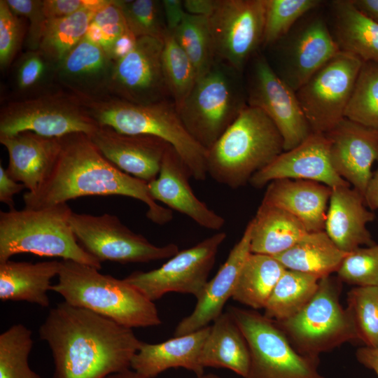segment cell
<instances>
[{
  "label": "cell",
  "mask_w": 378,
  "mask_h": 378,
  "mask_svg": "<svg viewBox=\"0 0 378 378\" xmlns=\"http://www.w3.org/2000/svg\"><path fill=\"white\" fill-rule=\"evenodd\" d=\"M70 223L80 245L101 262H149L170 258L179 251L175 244L160 246L150 243L110 214L73 212Z\"/></svg>",
  "instance_id": "obj_10"
},
{
  "label": "cell",
  "mask_w": 378,
  "mask_h": 378,
  "mask_svg": "<svg viewBox=\"0 0 378 378\" xmlns=\"http://www.w3.org/2000/svg\"><path fill=\"white\" fill-rule=\"evenodd\" d=\"M319 280L317 276L286 269L265 304L264 315L276 322L293 316L312 299Z\"/></svg>",
  "instance_id": "obj_34"
},
{
  "label": "cell",
  "mask_w": 378,
  "mask_h": 378,
  "mask_svg": "<svg viewBox=\"0 0 378 378\" xmlns=\"http://www.w3.org/2000/svg\"><path fill=\"white\" fill-rule=\"evenodd\" d=\"M89 137L118 169L148 183L158 176L169 146L155 136L122 134L107 126L99 125Z\"/></svg>",
  "instance_id": "obj_21"
},
{
  "label": "cell",
  "mask_w": 378,
  "mask_h": 378,
  "mask_svg": "<svg viewBox=\"0 0 378 378\" xmlns=\"http://www.w3.org/2000/svg\"><path fill=\"white\" fill-rule=\"evenodd\" d=\"M200 363L204 368H225L245 377L250 365L247 341L232 315L223 312L211 325Z\"/></svg>",
  "instance_id": "obj_29"
},
{
  "label": "cell",
  "mask_w": 378,
  "mask_h": 378,
  "mask_svg": "<svg viewBox=\"0 0 378 378\" xmlns=\"http://www.w3.org/2000/svg\"><path fill=\"white\" fill-rule=\"evenodd\" d=\"M0 143L8 153L6 172L30 192L45 181L61 147L60 138L45 137L29 131L0 135Z\"/></svg>",
  "instance_id": "obj_24"
},
{
  "label": "cell",
  "mask_w": 378,
  "mask_h": 378,
  "mask_svg": "<svg viewBox=\"0 0 378 378\" xmlns=\"http://www.w3.org/2000/svg\"><path fill=\"white\" fill-rule=\"evenodd\" d=\"M356 358L360 364L372 370L378 378V348L360 347L356 350Z\"/></svg>",
  "instance_id": "obj_53"
},
{
  "label": "cell",
  "mask_w": 378,
  "mask_h": 378,
  "mask_svg": "<svg viewBox=\"0 0 378 378\" xmlns=\"http://www.w3.org/2000/svg\"><path fill=\"white\" fill-rule=\"evenodd\" d=\"M91 23L99 30L101 34L100 46L108 54L114 42L130 30L122 11L114 0L97 12Z\"/></svg>",
  "instance_id": "obj_45"
},
{
  "label": "cell",
  "mask_w": 378,
  "mask_h": 378,
  "mask_svg": "<svg viewBox=\"0 0 378 378\" xmlns=\"http://www.w3.org/2000/svg\"><path fill=\"white\" fill-rule=\"evenodd\" d=\"M225 232H217L191 248L179 251L159 268L136 271L124 279L154 302L170 292L197 298L208 282Z\"/></svg>",
  "instance_id": "obj_13"
},
{
  "label": "cell",
  "mask_w": 378,
  "mask_h": 378,
  "mask_svg": "<svg viewBox=\"0 0 378 378\" xmlns=\"http://www.w3.org/2000/svg\"><path fill=\"white\" fill-rule=\"evenodd\" d=\"M341 282L330 276L320 279L316 293L298 313L275 321L300 354L319 357L358 340L348 310L340 302Z\"/></svg>",
  "instance_id": "obj_8"
},
{
  "label": "cell",
  "mask_w": 378,
  "mask_h": 378,
  "mask_svg": "<svg viewBox=\"0 0 378 378\" xmlns=\"http://www.w3.org/2000/svg\"><path fill=\"white\" fill-rule=\"evenodd\" d=\"M325 134L334 169L364 196L372 164L378 162V129L344 118Z\"/></svg>",
  "instance_id": "obj_19"
},
{
  "label": "cell",
  "mask_w": 378,
  "mask_h": 378,
  "mask_svg": "<svg viewBox=\"0 0 378 378\" xmlns=\"http://www.w3.org/2000/svg\"><path fill=\"white\" fill-rule=\"evenodd\" d=\"M248 345L250 365L244 378H325L320 358L296 351L277 323L253 309L230 307L227 310Z\"/></svg>",
  "instance_id": "obj_9"
},
{
  "label": "cell",
  "mask_w": 378,
  "mask_h": 378,
  "mask_svg": "<svg viewBox=\"0 0 378 378\" xmlns=\"http://www.w3.org/2000/svg\"><path fill=\"white\" fill-rule=\"evenodd\" d=\"M103 378H148L134 370H125L111 373Z\"/></svg>",
  "instance_id": "obj_56"
},
{
  "label": "cell",
  "mask_w": 378,
  "mask_h": 378,
  "mask_svg": "<svg viewBox=\"0 0 378 378\" xmlns=\"http://www.w3.org/2000/svg\"><path fill=\"white\" fill-rule=\"evenodd\" d=\"M162 64L167 90L178 108L195 86L197 75L174 34L169 32L163 39Z\"/></svg>",
  "instance_id": "obj_37"
},
{
  "label": "cell",
  "mask_w": 378,
  "mask_h": 378,
  "mask_svg": "<svg viewBox=\"0 0 378 378\" xmlns=\"http://www.w3.org/2000/svg\"><path fill=\"white\" fill-rule=\"evenodd\" d=\"M374 218L359 191L351 186L332 189L324 230L341 251L349 253L375 244L368 229Z\"/></svg>",
  "instance_id": "obj_23"
},
{
  "label": "cell",
  "mask_w": 378,
  "mask_h": 378,
  "mask_svg": "<svg viewBox=\"0 0 378 378\" xmlns=\"http://www.w3.org/2000/svg\"><path fill=\"white\" fill-rule=\"evenodd\" d=\"M130 31L136 37L164 39L167 33L162 1L115 0Z\"/></svg>",
  "instance_id": "obj_42"
},
{
  "label": "cell",
  "mask_w": 378,
  "mask_h": 378,
  "mask_svg": "<svg viewBox=\"0 0 378 378\" xmlns=\"http://www.w3.org/2000/svg\"><path fill=\"white\" fill-rule=\"evenodd\" d=\"M250 223L251 253L273 257L288 250L308 232L290 213L262 202Z\"/></svg>",
  "instance_id": "obj_31"
},
{
  "label": "cell",
  "mask_w": 378,
  "mask_h": 378,
  "mask_svg": "<svg viewBox=\"0 0 378 378\" xmlns=\"http://www.w3.org/2000/svg\"><path fill=\"white\" fill-rule=\"evenodd\" d=\"M210 328L211 325L158 344L142 342L132 359L130 368L148 378L173 368H183L197 377L202 375L204 368L200 356Z\"/></svg>",
  "instance_id": "obj_27"
},
{
  "label": "cell",
  "mask_w": 378,
  "mask_h": 378,
  "mask_svg": "<svg viewBox=\"0 0 378 378\" xmlns=\"http://www.w3.org/2000/svg\"><path fill=\"white\" fill-rule=\"evenodd\" d=\"M265 0H218L208 18L216 59L241 73L262 45Z\"/></svg>",
  "instance_id": "obj_14"
},
{
  "label": "cell",
  "mask_w": 378,
  "mask_h": 378,
  "mask_svg": "<svg viewBox=\"0 0 378 378\" xmlns=\"http://www.w3.org/2000/svg\"><path fill=\"white\" fill-rule=\"evenodd\" d=\"M240 74L216 60L176 108L186 130L206 150L247 105L246 89Z\"/></svg>",
  "instance_id": "obj_7"
},
{
  "label": "cell",
  "mask_w": 378,
  "mask_h": 378,
  "mask_svg": "<svg viewBox=\"0 0 378 378\" xmlns=\"http://www.w3.org/2000/svg\"><path fill=\"white\" fill-rule=\"evenodd\" d=\"M363 64L341 50L295 92L312 132L327 134L344 118Z\"/></svg>",
  "instance_id": "obj_11"
},
{
  "label": "cell",
  "mask_w": 378,
  "mask_h": 378,
  "mask_svg": "<svg viewBox=\"0 0 378 378\" xmlns=\"http://www.w3.org/2000/svg\"><path fill=\"white\" fill-rule=\"evenodd\" d=\"M173 34L192 62L197 79L206 74L216 60L208 18L187 13Z\"/></svg>",
  "instance_id": "obj_36"
},
{
  "label": "cell",
  "mask_w": 378,
  "mask_h": 378,
  "mask_svg": "<svg viewBox=\"0 0 378 378\" xmlns=\"http://www.w3.org/2000/svg\"><path fill=\"white\" fill-rule=\"evenodd\" d=\"M33 347L32 332L22 323L0 335V378H41L29 365Z\"/></svg>",
  "instance_id": "obj_38"
},
{
  "label": "cell",
  "mask_w": 378,
  "mask_h": 378,
  "mask_svg": "<svg viewBox=\"0 0 378 378\" xmlns=\"http://www.w3.org/2000/svg\"><path fill=\"white\" fill-rule=\"evenodd\" d=\"M50 62L40 50H31L21 58L16 71V84L22 92H29L42 84L48 76Z\"/></svg>",
  "instance_id": "obj_46"
},
{
  "label": "cell",
  "mask_w": 378,
  "mask_h": 378,
  "mask_svg": "<svg viewBox=\"0 0 378 378\" xmlns=\"http://www.w3.org/2000/svg\"><path fill=\"white\" fill-rule=\"evenodd\" d=\"M346 302L358 340L365 346L378 348V287L354 286Z\"/></svg>",
  "instance_id": "obj_41"
},
{
  "label": "cell",
  "mask_w": 378,
  "mask_h": 378,
  "mask_svg": "<svg viewBox=\"0 0 378 378\" xmlns=\"http://www.w3.org/2000/svg\"><path fill=\"white\" fill-rule=\"evenodd\" d=\"M94 14L83 7L71 15L47 20L38 50L56 66L85 36Z\"/></svg>",
  "instance_id": "obj_35"
},
{
  "label": "cell",
  "mask_w": 378,
  "mask_h": 378,
  "mask_svg": "<svg viewBox=\"0 0 378 378\" xmlns=\"http://www.w3.org/2000/svg\"><path fill=\"white\" fill-rule=\"evenodd\" d=\"M332 188L312 181L278 179L267 185L261 202L282 209L300 220L308 232L322 231Z\"/></svg>",
  "instance_id": "obj_25"
},
{
  "label": "cell",
  "mask_w": 378,
  "mask_h": 378,
  "mask_svg": "<svg viewBox=\"0 0 378 378\" xmlns=\"http://www.w3.org/2000/svg\"><path fill=\"white\" fill-rule=\"evenodd\" d=\"M60 141L58 156L45 181L36 191L24 194L25 208L67 203L84 196L120 195L144 203L146 216L154 223L164 225L172 220V211L152 197L148 183L115 166L88 135L71 134L61 137Z\"/></svg>",
  "instance_id": "obj_2"
},
{
  "label": "cell",
  "mask_w": 378,
  "mask_h": 378,
  "mask_svg": "<svg viewBox=\"0 0 378 378\" xmlns=\"http://www.w3.org/2000/svg\"><path fill=\"white\" fill-rule=\"evenodd\" d=\"M285 270L273 256L251 253L241 270L232 298L253 310L264 309Z\"/></svg>",
  "instance_id": "obj_33"
},
{
  "label": "cell",
  "mask_w": 378,
  "mask_h": 378,
  "mask_svg": "<svg viewBox=\"0 0 378 378\" xmlns=\"http://www.w3.org/2000/svg\"><path fill=\"white\" fill-rule=\"evenodd\" d=\"M99 270L62 260L58 281L52 285L50 290L59 294L69 304L87 309L130 328L162 323L154 302L124 279Z\"/></svg>",
  "instance_id": "obj_3"
},
{
  "label": "cell",
  "mask_w": 378,
  "mask_h": 378,
  "mask_svg": "<svg viewBox=\"0 0 378 378\" xmlns=\"http://www.w3.org/2000/svg\"><path fill=\"white\" fill-rule=\"evenodd\" d=\"M347 254L322 230L308 232L293 246L274 257L287 270L321 279L337 273Z\"/></svg>",
  "instance_id": "obj_32"
},
{
  "label": "cell",
  "mask_w": 378,
  "mask_h": 378,
  "mask_svg": "<svg viewBox=\"0 0 378 378\" xmlns=\"http://www.w3.org/2000/svg\"><path fill=\"white\" fill-rule=\"evenodd\" d=\"M6 2L17 15L29 19L27 43L31 50H38L47 22L43 10V1L6 0Z\"/></svg>",
  "instance_id": "obj_47"
},
{
  "label": "cell",
  "mask_w": 378,
  "mask_h": 378,
  "mask_svg": "<svg viewBox=\"0 0 378 378\" xmlns=\"http://www.w3.org/2000/svg\"><path fill=\"white\" fill-rule=\"evenodd\" d=\"M196 378H221L218 375L214 373L203 374L202 375L197 376Z\"/></svg>",
  "instance_id": "obj_57"
},
{
  "label": "cell",
  "mask_w": 378,
  "mask_h": 378,
  "mask_svg": "<svg viewBox=\"0 0 378 378\" xmlns=\"http://www.w3.org/2000/svg\"><path fill=\"white\" fill-rule=\"evenodd\" d=\"M364 199L366 206L371 211L378 209V168L372 173L364 194Z\"/></svg>",
  "instance_id": "obj_54"
},
{
  "label": "cell",
  "mask_w": 378,
  "mask_h": 378,
  "mask_svg": "<svg viewBox=\"0 0 378 378\" xmlns=\"http://www.w3.org/2000/svg\"><path fill=\"white\" fill-rule=\"evenodd\" d=\"M99 127L76 95L47 94L14 102L0 115V135L29 131L49 138L75 133L89 136Z\"/></svg>",
  "instance_id": "obj_12"
},
{
  "label": "cell",
  "mask_w": 378,
  "mask_h": 378,
  "mask_svg": "<svg viewBox=\"0 0 378 378\" xmlns=\"http://www.w3.org/2000/svg\"><path fill=\"white\" fill-rule=\"evenodd\" d=\"M26 188L22 183L13 179L6 172V169L0 164V202L9 206V209L15 208L13 197Z\"/></svg>",
  "instance_id": "obj_50"
},
{
  "label": "cell",
  "mask_w": 378,
  "mask_h": 378,
  "mask_svg": "<svg viewBox=\"0 0 378 378\" xmlns=\"http://www.w3.org/2000/svg\"><path fill=\"white\" fill-rule=\"evenodd\" d=\"M337 274L342 282L355 286L378 287V244L349 253Z\"/></svg>",
  "instance_id": "obj_43"
},
{
  "label": "cell",
  "mask_w": 378,
  "mask_h": 378,
  "mask_svg": "<svg viewBox=\"0 0 378 378\" xmlns=\"http://www.w3.org/2000/svg\"><path fill=\"white\" fill-rule=\"evenodd\" d=\"M301 20L274 44L279 48L276 64L272 66L295 92L341 51L322 17Z\"/></svg>",
  "instance_id": "obj_16"
},
{
  "label": "cell",
  "mask_w": 378,
  "mask_h": 378,
  "mask_svg": "<svg viewBox=\"0 0 378 378\" xmlns=\"http://www.w3.org/2000/svg\"><path fill=\"white\" fill-rule=\"evenodd\" d=\"M262 45L272 46L285 36L304 15L321 4L320 0H265Z\"/></svg>",
  "instance_id": "obj_40"
},
{
  "label": "cell",
  "mask_w": 378,
  "mask_h": 378,
  "mask_svg": "<svg viewBox=\"0 0 378 378\" xmlns=\"http://www.w3.org/2000/svg\"><path fill=\"white\" fill-rule=\"evenodd\" d=\"M190 177L186 165L169 145L158 176L148 183L149 192L156 202L186 215L201 227L220 230L225 219L197 197L190 185Z\"/></svg>",
  "instance_id": "obj_20"
},
{
  "label": "cell",
  "mask_w": 378,
  "mask_h": 378,
  "mask_svg": "<svg viewBox=\"0 0 378 378\" xmlns=\"http://www.w3.org/2000/svg\"><path fill=\"white\" fill-rule=\"evenodd\" d=\"M113 64L102 47L84 36L55 70L58 80L76 96L96 98L107 90Z\"/></svg>",
  "instance_id": "obj_26"
},
{
  "label": "cell",
  "mask_w": 378,
  "mask_h": 378,
  "mask_svg": "<svg viewBox=\"0 0 378 378\" xmlns=\"http://www.w3.org/2000/svg\"><path fill=\"white\" fill-rule=\"evenodd\" d=\"M23 25L6 0L0 1V66L6 68L19 50L23 38Z\"/></svg>",
  "instance_id": "obj_44"
},
{
  "label": "cell",
  "mask_w": 378,
  "mask_h": 378,
  "mask_svg": "<svg viewBox=\"0 0 378 378\" xmlns=\"http://www.w3.org/2000/svg\"><path fill=\"white\" fill-rule=\"evenodd\" d=\"M344 118L378 129V64L363 62Z\"/></svg>",
  "instance_id": "obj_39"
},
{
  "label": "cell",
  "mask_w": 378,
  "mask_h": 378,
  "mask_svg": "<svg viewBox=\"0 0 378 378\" xmlns=\"http://www.w3.org/2000/svg\"><path fill=\"white\" fill-rule=\"evenodd\" d=\"M78 99L100 126L111 127L122 134L162 139L177 152L192 178L206 179L207 150L186 130L174 102L165 99L136 104L116 97L106 100Z\"/></svg>",
  "instance_id": "obj_4"
},
{
  "label": "cell",
  "mask_w": 378,
  "mask_h": 378,
  "mask_svg": "<svg viewBox=\"0 0 378 378\" xmlns=\"http://www.w3.org/2000/svg\"><path fill=\"white\" fill-rule=\"evenodd\" d=\"M39 337L50 349L53 378H103L130 369L142 342L132 328L64 301L50 309Z\"/></svg>",
  "instance_id": "obj_1"
},
{
  "label": "cell",
  "mask_w": 378,
  "mask_h": 378,
  "mask_svg": "<svg viewBox=\"0 0 378 378\" xmlns=\"http://www.w3.org/2000/svg\"><path fill=\"white\" fill-rule=\"evenodd\" d=\"M85 7L84 0H43V10L47 20L62 18Z\"/></svg>",
  "instance_id": "obj_48"
},
{
  "label": "cell",
  "mask_w": 378,
  "mask_h": 378,
  "mask_svg": "<svg viewBox=\"0 0 378 378\" xmlns=\"http://www.w3.org/2000/svg\"><path fill=\"white\" fill-rule=\"evenodd\" d=\"M137 38L128 30L120 36L113 44L108 55L115 62L130 52L134 47Z\"/></svg>",
  "instance_id": "obj_51"
},
{
  "label": "cell",
  "mask_w": 378,
  "mask_h": 378,
  "mask_svg": "<svg viewBox=\"0 0 378 378\" xmlns=\"http://www.w3.org/2000/svg\"><path fill=\"white\" fill-rule=\"evenodd\" d=\"M251 232L249 221L225 262L216 274L208 281L197 298L192 312L178 323L175 336L188 334L210 326L223 313L225 304L232 296L243 265L251 253Z\"/></svg>",
  "instance_id": "obj_22"
},
{
  "label": "cell",
  "mask_w": 378,
  "mask_h": 378,
  "mask_svg": "<svg viewBox=\"0 0 378 378\" xmlns=\"http://www.w3.org/2000/svg\"><path fill=\"white\" fill-rule=\"evenodd\" d=\"M162 4L167 32L173 34L187 14L183 1L163 0Z\"/></svg>",
  "instance_id": "obj_49"
},
{
  "label": "cell",
  "mask_w": 378,
  "mask_h": 378,
  "mask_svg": "<svg viewBox=\"0 0 378 378\" xmlns=\"http://www.w3.org/2000/svg\"><path fill=\"white\" fill-rule=\"evenodd\" d=\"M246 89L247 104L264 111L279 131L284 150L304 141L312 131L295 91L274 71L263 55H255Z\"/></svg>",
  "instance_id": "obj_15"
},
{
  "label": "cell",
  "mask_w": 378,
  "mask_h": 378,
  "mask_svg": "<svg viewBox=\"0 0 378 378\" xmlns=\"http://www.w3.org/2000/svg\"><path fill=\"white\" fill-rule=\"evenodd\" d=\"M363 14L378 22V0H351Z\"/></svg>",
  "instance_id": "obj_55"
},
{
  "label": "cell",
  "mask_w": 378,
  "mask_h": 378,
  "mask_svg": "<svg viewBox=\"0 0 378 378\" xmlns=\"http://www.w3.org/2000/svg\"><path fill=\"white\" fill-rule=\"evenodd\" d=\"M60 269L61 261L58 260L33 263L8 260L0 262V299L48 307L51 280L58 276Z\"/></svg>",
  "instance_id": "obj_28"
},
{
  "label": "cell",
  "mask_w": 378,
  "mask_h": 378,
  "mask_svg": "<svg viewBox=\"0 0 378 378\" xmlns=\"http://www.w3.org/2000/svg\"><path fill=\"white\" fill-rule=\"evenodd\" d=\"M183 3L187 13L209 18L216 7L218 0H184Z\"/></svg>",
  "instance_id": "obj_52"
},
{
  "label": "cell",
  "mask_w": 378,
  "mask_h": 378,
  "mask_svg": "<svg viewBox=\"0 0 378 378\" xmlns=\"http://www.w3.org/2000/svg\"><path fill=\"white\" fill-rule=\"evenodd\" d=\"M334 29L332 32L340 50L363 62L378 64V22L360 11L351 0L331 2Z\"/></svg>",
  "instance_id": "obj_30"
},
{
  "label": "cell",
  "mask_w": 378,
  "mask_h": 378,
  "mask_svg": "<svg viewBox=\"0 0 378 378\" xmlns=\"http://www.w3.org/2000/svg\"><path fill=\"white\" fill-rule=\"evenodd\" d=\"M284 178L316 181L332 189L350 186L332 167L326 135L315 132L294 148L281 153L255 173L249 183L260 188L272 181Z\"/></svg>",
  "instance_id": "obj_18"
},
{
  "label": "cell",
  "mask_w": 378,
  "mask_h": 378,
  "mask_svg": "<svg viewBox=\"0 0 378 378\" xmlns=\"http://www.w3.org/2000/svg\"><path fill=\"white\" fill-rule=\"evenodd\" d=\"M284 151L274 122L261 109L247 104L207 150V173L218 183L236 189Z\"/></svg>",
  "instance_id": "obj_5"
},
{
  "label": "cell",
  "mask_w": 378,
  "mask_h": 378,
  "mask_svg": "<svg viewBox=\"0 0 378 378\" xmlns=\"http://www.w3.org/2000/svg\"><path fill=\"white\" fill-rule=\"evenodd\" d=\"M73 211L67 203L39 209L0 211V262L16 254L58 257L90 265L102 262L77 241L70 220Z\"/></svg>",
  "instance_id": "obj_6"
},
{
  "label": "cell",
  "mask_w": 378,
  "mask_h": 378,
  "mask_svg": "<svg viewBox=\"0 0 378 378\" xmlns=\"http://www.w3.org/2000/svg\"><path fill=\"white\" fill-rule=\"evenodd\" d=\"M163 39L137 38L133 49L114 62L107 91L116 98L136 104L167 99L162 64Z\"/></svg>",
  "instance_id": "obj_17"
}]
</instances>
